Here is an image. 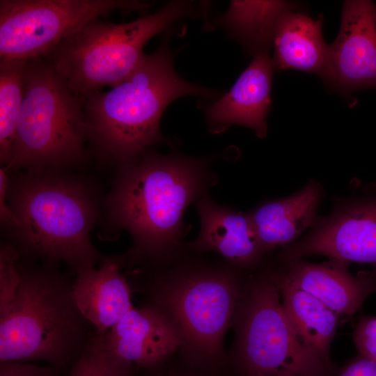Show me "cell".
<instances>
[{
  "label": "cell",
  "mask_w": 376,
  "mask_h": 376,
  "mask_svg": "<svg viewBox=\"0 0 376 376\" xmlns=\"http://www.w3.org/2000/svg\"><path fill=\"white\" fill-rule=\"evenodd\" d=\"M217 182L209 161L146 150L116 165L110 191L102 201L107 226L125 230L133 246L124 261L170 260L180 247L184 212Z\"/></svg>",
  "instance_id": "6da1fadb"
},
{
  "label": "cell",
  "mask_w": 376,
  "mask_h": 376,
  "mask_svg": "<svg viewBox=\"0 0 376 376\" xmlns=\"http://www.w3.org/2000/svg\"><path fill=\"white\" fill-rule=\"evenodd\" d=\"M10 242L27 260L64 263L73 274L104 259L90 237L100 215L97 187L68 171H9Z\"/></svg>",
  "instance_id": "7a4b0ae2"
},
{
  "label": "cell",
  "mask_w": 376,
  "mask_h": 376,
  "mask_svg": "<svg viewBox=\"0 0 376 376\" xmlns=\"http://www.w3.org/2000/svg\"><path fill=\"white\" fill-rule=\"evenodd\" d=\"M214 95L177 74L164 40L154 52L145 54L121 82L83 98L90 152L102 163L116 166L134 160L148 147L164 141L159 122L172 101Z\"/></svg>",
  "instance_id": "3957f363"
},
{
  "label": "cell",
  "mask_w": 376,
  "mask_h": 376,
  "mask_svg": "<svg viewBox=\"0 0 376 376\" xmlns=\"http://www.w3.org/2000/svg\"><path fill=\"white\" fill-rule=\"evenodd\" d=\"M57 265H25L18 260L22 282L13 301L0 312V362L42 360L58 370L87 345L91 323Z\"/></svg>",
  "instance_id": "277c9868"
},
{
  "label": "cell",
  "mask_w": 376,
  "mask_h": 376,
  "mask_svg": "<svg viewBox=\"0 0 376 376\" xmlns=\"http://www.w3.org/2000/svg\"><path fill=\"white\" fill-rule=\"evenodd\" d=\"M242 288L231 267L185 265L157 276L150 304L171 322L189 367L211 374L225 364L224 338Z\"/></svg>",
  "instance_id": "5b68a950"
},
{
  "label": "cell",
  "mask_w": 376,
  "mask_h": 376,
  "mask_svg": "<svg viewBox=\"0 0 376 376\" xmlns=\"http://www.w3.org/2000/svg\"><path fill=\"white\" fill-rule=\"evenodd\" d=\"M84 100L44 58L27 61L24 95L8 171H69L88 158Z\"/></svg>",
  "instance_id": "8992f818"
},
{
  "label": "cell",
  "mask_w": 376,
  "mask_h": 376,
  "mask_svg": "<svg viewBox=\"0 0 376 376\" xmlns=\"http://www.w3.org/2000/svg\"><path fill=\"white\" fill-rule=\"evenodd\" d=\"M191 12L189 2L174 1L126 23L97 18L42 58L74 93L84 98L104 87L112 88L127 77L145 55L146 44Z\"/></svg>",
  "instance_id": "52a82bcc"
},
{
  "label": "cell",
  "mask_w": 376,
  "mask_h": 376,
  "mask_svg": "<svg viewBox=\"0 0 376 376\" xmlns=\"http://www.w3.org/2000/svg\"><path fill=\"white\" fill-rule=\"evenodd\" d=\"M275 271L242 288L232 325V361L242 376H335L326 361L295 332L284 313Z\"/></svg>",
  "instance_id": "ba28073f"
},
{
  "label": "cell",
  "mask_w": 376,
  "mask_h": 376,
  "mask_svg": "<svg viewBox=\"0 0 376 376\" xmlns=\"http://www.w3.org/2000/svg\"><path fill=\"white\" fill-rule=\"evenodd\" d=\"M150 6L132 0H0V60L44 57L95 19Z\"/></svg>",
  "instance_id": "9c48e42d"
},
{
  "label": "cell",
  "mask_w": 376,
  "mask_h": 376,
  "mask_svg": "<svg viewBox=\"0 0 376 376\" xmlns=\"http://www.w3.org/2000/svg\"><path fill=\"white\" fill-rule=\"evenodd\" d=\"M311 255L347 263H368L376 270V198H358L338 205L305 237L285 246L280 261L285 263Z\"/></svg>",
  "instance_id": "30bf717a"
},
{
  "label": "cell",
  "mask_w": 376,
  "mask_h": 376,
  "mask_svg": "<svg viewBox=\"0 0 376 376\" xmlns=\"http://www.w3.org/2000/svg\"><path fill=\"white\" fill-rule=\"evenodd\" d=\"M342 93L376 87V6L370 1H345L339 33L329 45L322 78Z\"/></svg>",
  "instance_id": "8fae6325"
},
{
  "label": "cell",
  "mask_w": 376,
  "mask_h": 376,
  "mask_svg": "<svg viewBox=\"0 0 376 376\" xmlns=\"http://www.w3.org/2000/svg\"><path fill=\"white\" fill-rule=\"evenodd\" d=\"M97 336L105 349L147 370L159 367L180 347L168 318L150 304L134 307L105 334Z\"/></svg>",
  "instance_id": "7c38bea8"
},
{
  "label": "cell",
  "mask_w": 376,
  "mask_h": 376,
  "mask_svg": "<svg viewBox=\"0 0 376 376\" xmlns=\"http://www.w3.org/2000/svg\"><path fill=\"white\" fill-rule=\"evenodd\" d=\"M320 264L301 259L285 263L282 276L291 285L318 299L337 315H353L366 298L376 292V270L352 275L344 261Z\"/></svg>",
  "instance_id": "4fadbf2b"
},
{
  "label": "cell",
  "mask_w": 376,
  "mask_h": 376,
  "mask_svg": "<svg viewBox=\"0 0 376 376\" xmlns=\"http://www.w3.org/2000/svg\"><path fill=\"white\" fill-rule=\"evenodd\" d=\"M274 68L267 52L256 54L231 89L208 108L207 120L214 131L236 124L253 129L259 137L265 136Z\"/></svg>",
  "instance_id": "5bb4252c"
},
{
  "label": "cell",
  "mask_w": 376,
  "mask_h": 376,
  "mask_svg": "<svg viewBox=\"0 0 376 376\" xmlns=\"http://www.w3.org/2000/svg\"><path fill=\"white\" fill-rule=\"evenodd\" d=\"M201 219L198 237L188 244L196 251H214L231 265L252 268L265 253L260 245L249 214L218 205L207 196L196 200Z\"/></svg>",
  "instance_id": "9a60e30c"
},
{
  "label": "cell",
  "mask_w": 376,
  "mask_h": 376,
  "mask_svg": "<svg viewBox=\"0 0 376 376\" xmlns=\"http://www.w3.org/2000/svg\"><path fill=\"white\" fill-rule=\"evenodd\" d=\"M123 266L122 256L104 257L97 268L77 273L72 283L74 300L97 335L105 334L134 308Z\"/></svg>",
  "instance_id": "2e32d148"
},
{
  "label": "cell",
  "mask_w": 376,
  "mask_h": 376,
  "mask_svg": "<svg viewBox=\"0 0 376 376\" xmlns=\"http://www.w3.org/2000/svg\"><path fill=\"white\" fill-rule=\"evenodd\" d=\"M322 196V187L312 180L295 194L265 202L249 213L263 252L287 246L306 229L314 227Z\"/></svg>",
  "instance_id": "e0dca14e"
},
{
  "label": "cell",
  "mask_w": 376,
  "mask_h": 376,
  "mask_svg": "<svg viewBox=\"0 0 376 376\" xmlns=\"http://www.w3.org/2000/svg\"><path fill=\"white\" fill-rule=\"evenodd\" d=\"M295 10L285 13L276 24L272 40L274 66L315 73L322 79L329 52L322 32L323 18L320 15L313 19Z\"/></svg>",
  "instance_id": "ac0fdd59"
},
{
  "label": "cell",
  "mask_w": 376,
  "mask_h": 376,
  "mask_svg": "<svg viewBox=\"0 0 376 376\" xmlns=\"http://www.w3.org/2000/svg\"><path fill=\"white\" fill-rule=\"evenodd\" d=\"M282 306L296 334L326 361L338 323V315L312 295L289 283L276 272Z\"/></svg>",
  "instance_id": "d6986e66"
},
{
  "label": "cell",
  "mask_w": 376,
  "mask_h": 376,
  "mask_svg": "<svg viewBox=\"0 0 376 376\" xmlns=\"http://www.w3.org/2000/svg\"><path fill=\"white\" fill-rule=\"evenodd\" d=\"M296 9L295 3L283 1H232L221 21L258 54L272 42L279 18Z\"/></svg>",
  "instance_id": "ffe728a7"
},
{
  "label": "cell",
  "mask_w": 376,
  "mask_h": 376,
  "mask_svg": "<svg viewBox=\"0 0 376 376\" xmlns=\"http://www.w3.org/2000/svg\"><path fill=\"white\" fill-rule=\"evenodd\" d=\"M28 60H0V161L6 165L22 105Z\"/></svg>",
  "instance_id": "44dd1931"
},
{
  "label": "cell",
  "mask_w": 376,
  "mask_h": 376,
  "mask_svg": "<svg viewBox=\"0 0 376 376\" xmlns=\"http://www.w3.org/2000/svg\"><path fill=\"white\" fill-rule=\"evenodd\" d=\"M68 376H134L133 364L105 349L95 334L74 363Z\"/></svg>",
  "instance_id": "7402d4cb"
},
{
  "label": "cell",
  "mask_w": 376,
  "mask_h": 376,
  "mask_svg": "<svg viewBox=\"0 0 376 376\" xmlns=\"http://www.w3.org/2000/svg\"><path fill=\"white\" fill-rule=\"evenodd\" d=\"M20 256L10 243L0 246V312L13 301L22 282L17 264Z\"/></svg>",
  "instance_id": "603a6c76"
},
{
  "label": "cell",
  "mask_w": 376,
  "mask_h": 376,
  "mask_svg": "<svg viewBox=\"0 0 376 376\" xmlns=\"http://www.w3.org/2000/svg\"><path fill=\"white\" fill-rule=\"evenodd\" d=\"M353 339L359 354L376 361V316L360 318Z\"/></svg>",
  "instance_id": "cb8c5ba5"
},
{
  "label": "cell",
  "mask_w": 376,
  "mask_h": 376,
  "mask_svg": "<svg viewBox=\"0 0 376 376\" xmlns=\"http://www.w3.org/2000/svg\"><path fill=\"white\" fill-rule=\"evenodd\" d=\"M52 366L43 367L30 362H0V376H58Z\"/></svg>",
  "instance_id": "d4e9b609"
},
{
  "label": "cell",
  "mask_w": 376,
  "mask_h": 376,
  "mask_svg": "<svg viewBox=\"0 0 376 376\" xmlns=\"http://www.w3.org/2000/svg\"><path fill=\"white\" fill-rule=\"evenodd\" d=\"M9 182V171L3 165L0 168V221L1 226L10 232L17 226V221L6 201Z\"/></svg>",
  "instance_id": "484cf974"
},
{
  "label": "cell",
  "mask_w": 376,
  "mask_h": 376,
  "mask_svg": "<svg viewBox=\"0 0 376 376\" xmlns=\"http://www.w3.org/2000/svg\"><path fill=\"white\" fill-rule=\"evenodd\" d=\"M336 376H376V361L359 354L343 367Z\"/></svg>",
  "instance_id": "4316f807"
},
{
  "label": "cell",
  "mask_w": 376,
  "mask_h": 376,
  "mask_svg": "<svg viewBox=\"0 0 376 376\" xmlns=\"http://www.w3.org/2000/svg\"><path fill=\"white\" fill-rule=\"evenodd\" d=\"M205 373L204 372H201V373H200L198 371H196V372H192V371H189V372H185V371H169L168 373H163L159 376H207L205 375V374H203Z\"/></svg>",
  "instance_id": "83f0119b"
}]
</instances>
